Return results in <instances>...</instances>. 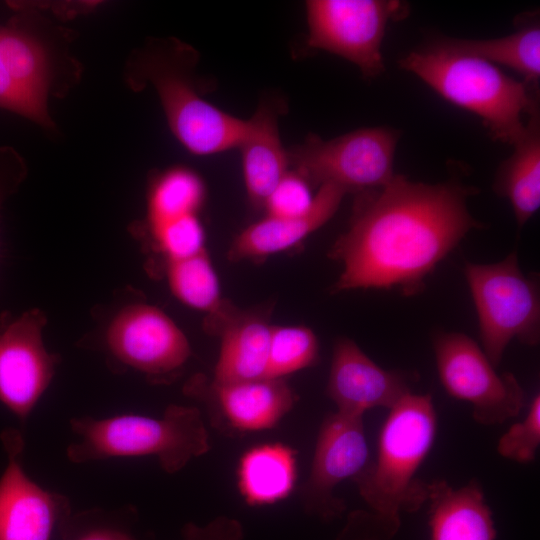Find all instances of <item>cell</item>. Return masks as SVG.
Masks as SVG:
<instances>
[{
    "instance_id": "obj_34",
    "label": "cell",
    "mask_w": 540,
    "mask_h": 540,
    "mask_svg": "<svg viewBox=\"0 0 540 540\" xmlns=\"http://www.w3.org/2000/svg\"><path fill=\"white\" fill-rule=\"evenodd\" d=\"M0 108L37 124V117L9 75L0 51Z\"/></svg>"
},
{
    "instance_id": "obj_10",
    "label": "cell",
    "mask_w": 540,
    "mask_h": 540,
    "mask_svg": "<svg viewBox=\"0 0 540 540\" xmlns=\"http://www.w3.org/2000/svg\"><path fill=\"white\" fill-rule=\"evenodd\" d=\"M305 8L307 46L344 58L367 78L383 72L387 25L406 12L394 0H309Z\"/></svg>"
},
{
    "instance_id": "obj_15",
    "label": "cell",
    "mask_w": 540,
    "mask_h": 540,
    "mask_svg": "<svg viewBox=\"0 0 540 540\" xmlns=\"http://www.w3.org/2000/svg\"><path fill=\"white\" fill-rule=\"evenodd\" d=\"M185 392L204 401L213 425L229 435L274 427L297 400L284 379L234 383H203L196 379L186 386Z\"/></svg>"
},
{
    "instance_id": "obj_25",
    "label": "cell",
    "mask_w": 540,
    "mask_h": 540,
    "mask_svg": "<svg viewBox=\"0 0 540 540\" xmlns=\"http://www.w3.org/2000/svg\"><path fill=\"white\" fill-rule=\"evenodd\" d=\"M167 261L169 287L181 302L207 313V316L222 307L225 300L206 249L185 258Z\"/></svg>"
},
{
    "instance_id": "obj_24",
    "label": "cell",
    "mask_w": 540,
    "mask_h": 540,
    "mask_svg": "<svg viewBox=\"0 0 540 540\" xmlns=\"http://www.w3.org/2000/svg\"><path fill=\"white\" fill-rule=\"evenodd\" d=\"M205 195L202 179L188 168L173 167L159 173L148 191V227L198 214Z\"/></svg>"
},
{
    "instance_id": "obj_3",
    "label": "cell",
    "mask_w": 540,
    "mask_h": 540,
    "mask_svg": "<svg viewBox=\"0 0 540 540\" xmlns=\"http://www.w3.org/2000/svg\"><path fill=\"white\" fill-rule=\"evenodd\" d=\"M400 66L450 103L478 116L490 135L504 143L515 144L525 132V116L539 111L535 88L446 41L409 53Z\"/></svg>"
},
{
    "instance_id": "obj_17",
    "label": "cell",
    "mask_w": 540,
    "mask_h": 540,
    "mask_svg": "<svg viewBox=\"0 0 540 540\" xmlns=\"http://www.w3.org/2000/svg\"><path fill=\"white\" fill-rule=\"evenodd\" d=\"M206 330L220 337L213 382L263 379L269 358L272 325L261 315L245 312L226 301L206 318Z\"/></svg>"
},
{
    "instance_id": "obj_8",
    "label": "cell",
    "mask_w": 540,
    "mask_h": 540,
    "mask_svg": "<svg viewBox=\"0 0 540 540\" xmlns=\"http://www.w3.org/2000/svg\"><path fill=\"white\" fill-rule=\"evenodd\" d=\"M398 138V132L386 127L361 128L327 140L311 134L287 150L289 166L310 185L333 184L357 194L393 178Z\"/></svg>"
},
{
    "instance_id": "obj_18",
    "label": "cell",
    "mask_w": 540,
    "mask_h": 540,
    "mask_svg": "<svg viewBox=\"0 0 540 540\" xmlns=\"http://www.w3.org/2000/svg\"><path fill=\"white\" fill-rule=\"evenodd\" d=\"M345 194L333 184L319 186L310 208L303 214L266 215L242 230L232 241L228 258L231 261L262 258L299 244L332 218Z\"/></svg>"
},
{
    "instance_id": "obj_5",
    "label": "cell",
    "mask_w": 540,
    "mask_h": 540,
    "mask_svg": "<svg viewBox=\"0 0 540 540\" xmlns=\"http://www.w3.org/2000/svg\"><path fill=\"white\" fill-rule=\"evenodd\" d=\"M70 427L79 437L66 449L73 463L153 456L165 472L175 473L211 447L202 414L193 406L169 405L159 418L139 414L75 417Z\"/></svg>"
},
{
    "instance_id": "obj_22",
    "label": "cell",
    "mask_w": 540,
    "mask_h": 540,
    "mask_svg": "<svg viewBox=\"0 0 540 540\" xmlns=\"http://www.w3.org/2000/svg\"><path fill=\"white\" fill-rule=\"evenodd\" d=\"M296 463V452L280 443L248 450L238 467V486L246 503L262 506L286 498L295 484Z\"/></svg>"
},
{
    "instance_id": "obj_27",
    "label": "cell",
    "mask_w": 540,
    "mask_h": 540,
    "mask_svg": "<svg viewBox=\"0 0 540 540\" xmlns=\"http://www.w3.org/2000/svg\"><path fill=\"white\" fill-rule=\"evenodd\" d=\"M167 260L181 259L205 249V233L198 214H189L149 228Z\"/></svg>"
},
{
    "instance_id": "obj_11",
    "label": "cell",
    "mask_w": 540,
    "mask_h": 540,
    "mask_svg": "<svg viewBox=\"0 0 540 540\" xmlns=\"http://www.w3.org/2000/svg\"><path fill=\"white\" fill-rule=\"evenodd\" d=\"M105 346L119 364L155 383L173 379L191 355L189 341L159 308L135 303L122 308L105 333Z\"/></svg>"
},
{
    "instance_id": "obj_14",
    "label": "cell",
    "mask_w": 540,
    "mask_h": 540,
    "mask_svg": "<svg viewBox=\"0 0 540 540\" xmlns=\"http://www.w3.org/2000/svg\"><path fill=\"white\" fill-rule=\"evenodd\" d=\"M368 459L363 418L329 413L320 425L310 473L301 489L305 510L325 521L341 515L345 502L334 490L344 480L359 475Z\"/></svg>"
},
{
    "instance_id": "obj_28",
    "label": "cell",
    "mask_w": 540,
    "mask_h": 540,
    "mask_svg": "<svg viewBox=\"0 0 540 540\" xmlns=\"http://www.w3.org/2000/svg\"><path fill=\"white\" fill-rule=\"evenodd\" d=\"M59 533L61 540H138L121 515L102 510L71 514Z\"/></svg>"
},
{
    "instance_id": "obj_26",
    "label": "cell",
    "mask_w": 540,
    "mask_h": 540,
    "mask_svg": "<svg viewBox=\"0 0 540 540\" xmlns=\"http://www.w3.org/2000/svg\"><path fill=\"white\" fill-rule=\"evenodd\" d=\"M319 358L315 333L306 326H272L265 378L284 379L314 365Z\"/></svg>"
},
{
    "instance_id": "obj_20",
    "label": "cell",
    "mask_w": 540,
    "mask_h": 540,
    "mask_svg": "<svg viewBox=\"0 0 540 540\" xmlns=\"http://www.w3.org/2000/svg\"><path fill=\"white\" fill-rule=\"evenodd\" d=\"M430 540H495L492 511L480 483L453 488L445 480L428 483Z\"/></svg>"
},
{
    "instance_id": "obj_6",
    "label": "cell",
    "mask_w": 540,
    "mask_h": 540,
    "mask_svg": "<svg viewBox=\"0 0 540 540\" xmlns=\"http://www.w3.org/2000/svg\"><path fill=\"white\" fill-rule=\"evenodd\" d=\"M14 11L0 25V51L17 89L33 109L37 125L53 130L50 98L66 97L81 81L83 66L72 52L75 30L45 14L35 2H8Z\"/></svg>"
},
{
    "instance_id": "obj_7",
    "label": "cell",
    "mask_w": 540,
    "mask_h": 540,
    "mask_svg": "<svg viewBox=\"0 0 540 540\" xmlns=\"http://www.w3.org/2000/svg\"><path fill=\"white\" fill-rule=\"evenodd\" d=\"M465 278L476 308L482 350L496 367L508 344L540 340V295L535 277L523 274L516 252L492 264L467 262Z\"/></svg>"
},
{
    "instance_id": "obj_1",
    "label": "cell",
    "mask_w": 540,
    "mask_h": 540,
    "mask_svg": "<svg viewBox=\"0 0 540 540\" xmlns=\"http://www.w3.org/2000/svg\"><path fill=\"white\" fill-rule=\"evenodd\" d=\"M474 192L456 182L427 184L395 174L385 185L357 193L349 226L328 253L342 265L333 291H422L435 267L481 227L467 208Z\"/></svg>"
},
{
    "instance_id": "obj_33",
    "label": "cell",
    "mask_w": 540,
    "mask_h": 540,
    "mask_svg": "<svg viewBox=\"0 0 540 540\" xmlns=\"http://www.w3.org/2000/svg\"><path fill=\"white\" fill-rule=\"evenodd\" d=\"M182 536L184 540H242L244 532L238 520L220 516L206 526L187 523L182 528Z\"/></svg>"
},
{
    "instance_id": "obj_29",
    "label": "cell",
    "mask_w": 540,
    "mask_h": 540,
    "mask_svg": "<svg viewBox=\"0 0 540 540\" xmlns=\"http://www.w3.org/2000/svg\"><path fill=\"white\" fill-rule=\"evenodd\" d=\"M540 444V396L535 395L525 418L512 425L498 443L497 452L504 458L521 464L534 461Z\"/></svg>"
},
{
    "instance_id": "obj_23",
    "label": "cell",
    "mask_w": 540,
    "mask_h": 540,
    "mask_svg": "<svg viewBox=\"0 0 540 540\" xmlns=\"http://www.w3.org/2000/svg\"><path fill=\"white\" fill-rule=\"evenodd\" d=\"M446 43L463 53L494 65L508 67L536 89L540 78V27L526 24L507 36L492 39H447Z\"/></svg>"
},
{
    "instance_id": "obj_31",
    "label": "cell",
    "mask_w": 540,
    "mask_h": 540,
    "mask_svg": "<svg viewBox=\"0 0 540 540\" xmlns=\"http://www.w3.org/2000/svg\"><path fill=\"white\" fill-rule=\"evenodd\" d=\"M401 523L381 517L372 511H357L349 521L338 540H391Z\"/></svg>"
},
{
    "instance_id": "obj_12",
    "label": "cell",
    "mask_w": 540,
    "mask_h": 540,
    "mask_svg": "<svg viewBox=\"0 0 540 540\" xmlns=\"http://www.w3.org/2000/svg\"><path fill=\"white\" fill-rule=\"evenodd\" d=\"M45 324L39 309L0 317V402L23 424L51 383L58 362L45 348Z\"/></svg>"
},
{
    "instance_id": "obj_19",
    "label": "cell",
    "mask_w": 540,
    "mask_h": 540,
    "mask_svg": "<svg viewBox=\"0 0 540 540\" xmlns=\"http://www.w3.org/2000/svg\"><path fill=\"white\" fill-rule=\"evenodd\" d=\"M280 108L270 100L261 102L246 119V130L237 147L247 197L255 208H264L267 197L289 170L288 151L278 129Z\"/></svg>"
},
{
    "instance_id": "obj_21",
    "label": "cell",
    "mask_w": 540,
    "mask_h": 540,
    "mask_svg": "<svg viewBox=\"0 0 540 540\" xmlns=\"http://www.w3.org/2000/svg\"><path fill=\"white\" fill-rule=\"evenodd\" d=\"M514 152L501 166L495 180L496 192L507 198L518 227H522L540 206V122L539 112L529 117Z\"/></svg>"
},
{
    "instance_id": "obj_32",
    "label": "cell",
    "mask_w": 540,
    "mask_h": 540,
    "mask_svg": "<svg viewBox=\"0 0 540 540\" xmlns=\"http://www.w3.org/2000/svg\"><path fill=\"white\" fill-rule=\"evenodd\" d=\"M27 174L23 156L11 146H0V212L4 202L18 191Z\"/></svg>"
},
{
    "instance_id": "obj_30",
    "label": "cell",
    "mask_w": 540,
    "mask_h": 540,
    "mask_svg": "<svg viewBox=\"0 0 540 540\" xmlns=\"http://www.w3.org/2000/svg\"><path fill=\"white\" fill-rule=\"evenodd\" d=\"M314 195L311 185L302 176L288 170L267 197L264 208L270 216L301 215L310 208Z\"/></svg>"
},
{
    "instance_id": "obj_13",
    "label": "cell",
    "mask_w": 540,
    "mask_h": 540,
    "mask_svg": "<svg viewBox=\"0 0 540 540\" xmlns=\"http://www.w3.org/2000/svg\"><path fill=\"white\" fill-rule=\"evenodd\" d=\"M0 439L8 458L0 477V540H51L71 515L69 499L26 474L25 441L19 430L7 428Z\"/></svg>"
},
{
    "instance_id": "obj_2",
    "label": "cell",
    "mask_w": 540,
    "mask_h": 540,
    "mask_svg": "<svg viewBox=\"0 0 540 540\" xmlns=\"http://www.w3.org/2000/svg\"><path fill=\"white\" fill-rule=\"evenodd\" d=\"M197 51L175 38H147L128 55L123 80L133 92L151 87L156 92L168 126L191 153L213 155L237 148L247 120L208 102L199 89Z\"/></svg>"
},
{
    "instance_id": "obj_9",
    "label": "cell",
    "mask_w": 540,
    "mask_h": 540,
    "mask_svg": "<svg viewBox=\"0 0 540 540\" xmlns=\"http://www.w3.org/2000/svg\"><path fill=\"white\" fill-rule=\"evenodd\" d=\"M432 344L442 386L451 397L471 404L478 424H502L523 409L526 395L516 377L498 373L468 335L440 331Z\"/></svg>"
},
{
    "instance_id": "obj_4",
    "label": "cell",
    "mask_w": 540,
    "mask_h": 540,
    "mask_svg": "<svg viewBox=\"0 0 540 540\" xmlns=\"http://www.w3.org/2000/svg\"><path fill=\"white\" fill-rule=\"evenodd\" d=\"M437 414L430 394L405 395L389 409L378 438L377 455L353 481L370 510L400 522L428 498V483L416 474L430 452Z\"/></svg>"
},
{
    "instance_id": "obj_16",
    "label": "cell",
    "mask_w": 540,
    "mask_h": 540,
    "mask_svg": "<svg viewBox=\"0 0 540 540\" xmlns=\"http://www.w3.org/2000/svg\"><path fill=\"white\" fill-rule=\"evenodd\" d=\"M417 379L416 372L380 367L353 340L341 338L333 349L326 394L337 412L363 418L373 408L391 409Z\"/></svg>"
}]
</instances>
